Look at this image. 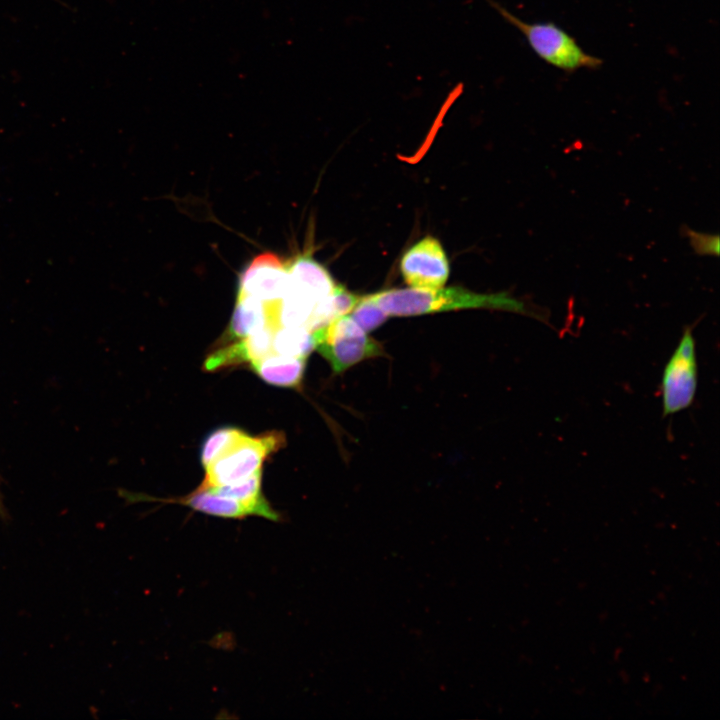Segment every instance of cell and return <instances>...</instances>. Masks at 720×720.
Returning a JSON list of instances; mask_svg holds the SVG:
<instances>
[{"mask_svg":"<svg viewBox=\"0 0 720 720\" xmlns=\"http://www.w3.org/2000/svg\"><path fill=\"white\" fill-rule=\"evenodd\" d=\"M388 316H414L467 308L514 312L546 321L543 312L508 292L476 293L461 287L389 289L366 295Z\"/></svg>","mask_w":720,"mask_h":720,"instance_id":"6da1fadb","label":"cell"},{"mask_svg":"<svg viewBox=\"0 0 720 720\" xmlns=\"http://www.w3.org/2000/svg\"><path fill=\"white\" fill-rule=\"evenodd\" d=\"M500 15L527 39L532 50L546 63L567 72L597 69L602 60L586 53L566 31L554 23H527L494 0H487Z\"/></svg>","mask_w":720,"mask_h":720,"instance_id":"7a4b0ae2","label":"cell"},{"mask_svg":"<svg viewBox=\"0 0 720 720\" xmlns=\"http://www.w3.org/2000/svg\"><path fill=\"white\" fill-rule=\"evenodd\" d=\"M284 443L285 437L278 431L257 436L245 433L205 468V478L199 487H218L245 480L262 469L266 458L278 451Z\"/></svg>","mask_w":720,"mask_h":720,"instance_id":"3957f363","label":"cell"},{"mask_svg":"<svg viewBox=\"0 0 720 720\" xmlns=\"http://www.w3.org/2000/svg\"><path fill=\"white\" fill-rule=\"evenodd\" d=\"M315 349L329 362L335 373L372 357L383 355L382 346L367 336L350 317L343 315L312 332Z\"/></svg>","mask_w":720,"mask_h":720,"instance_id":"277c9868","label":"cell"},{"mask_svg":"<svg viewBox=\"0 0 720 720\" xmlns=\"http://www.w3.org/2000/svg\"><path fill=\"white\" fill-rule=\"evenodd\" d=\"M698 386L696 342L692 328L685 327L661 378L662 414L674 415L694 402Z\"/></svg>","mask_w":720,"mask_h":720,"instance_id":"5b68a950","label":"cell"},{"mask_svg":"<svg viewBox=\"0 0 720 720\" xmlns=\"http://www.w3.org/2000/svg\"><path fill=\"white\" fill-rule=\"evenodd\" d=\"M400 269L405 282L413 288H440L449 276V263L440 242L426 236L402 256Z\"/></svg>","mask_w":720,"mask_h":720,"instance_id":"8992f818","label":"cell"},{"mask_svg":"<svg viewBox=\"0 0 720 720\" xmlns=\"http://www.w3.org/2000/svg\"><path fill=\"white\" fill-rule=\"evenodd\" d=\"M287 284V264L272 253H264L254 258L243 271L238 294L252 296L263 302L277 301L284 296Z\"/></svg>","mask_w":720,"mask_h":720,"instance_id":"52a82bcc","label":"cell"},{"mask_svg":"<svg viewBox=\"0 0 720 720\" xmlns=\"http://www.w3.org/2000/svg\"><path fill=\"white\" fill-rule=\"evenodd\" d=\"M274 330L264 326L237 342L222 346L211 353L204 361L203 367L207 371H214L257 361L272 351Z\"/></svg>","mask_w":720,"mask_h":720,"instance_id":"ba28073f","label":"cell"},{"mask_svg":"<svg viewBox=\"0 0 720 720\" xmlns=\"http://www.w3.org/2000/svg\"><path fill=\"white\" fill-rule=\"evenodd\" d=\"M169 502L190 507L191 509L222 518L243 519L247 516H260V511L251 504L243 501L218 495L208 489L198 487L192 493Z\"/></svg>","mask_w":720,"mask_h":720,"instance_id":"9c48e42d","label":"cell"},{"mask_svg":"<svg viewBox=\"0 0 720 720\" xmlns=\"http://www.w3.org/2000/svg\"><path fill=\"white\" fill-rule=\"evenodd\" d=\"M287 270L290 283L318 301L328 297L336 287L328 271L311 256H298L287 264Z\"/></svg>","mask_w":720,"mask_h":720,"instance_id":"30bf717a","label":"cell"},{"mask_svg":"<svg viewBox=\"0 0 720 720\" xmlns=\"http://www.w3.org/2000/svg\"><path fill=\"white\" fill-rule=\"evenodd\" d=\"M268 324L272 325L270 303L252 296L238 294L225 339L245 338Z\"/></svg>","mask_w":720,"mask_h":720,"instance_id":"8fae6325","label":"cell"},{"mask_svg":"<svg viewBox=\"0 0 720 720\" xmlns=\"http://www.w3.org/2000/svg\"><path fill=\"white\" fill-rule=\"evenodd\" d=\"M306 358L269 354L251 363L254 372L266 383L280 387H297L305 372Z\"/></svg>","mask_w":720,"mask_h":720,"instance_id":"7c38bea8","label":"cell"},{"mask_svg":"<svg viewBox=\"0 0 720 720\" xmlns=\"http://www.w3.org/2000/svg\"><path fill=\"white\" fill-rule=\"evenodd\" d=\"M315 349L313 333L306 327H278L272 350L280 355L306 358Z\"/></svg>","mask_w":720,"mask_h":720,"instance_id":"4fadbf2b","label":"cell"},{"mask_svg":"<svg viewBox=\"0 0 720 720\" xmlns=\"http://www.w3.org/2000/svg\"><path fill=\"white\" fill-rule=\"evenodd\" d=\"M246 432L235 427H221L210 433L204 440L200 460L204 468L227 451Z\"/></svg>","mask_w":720,"mask_h":720,"instance_id":"5bb4252c","label":"cell"},{"mask_svg":"<svg viewBox=\"0 0 720 720\" xmlns=\"http://www.w3.org/2000/svg\"><path fill=\"white\" fill-rule=\"evenodd\" d=\"M351 318L367 333L381 326L388 315L368 297H360L352 309Z\"/></svg>","mask_w":720,"mask_h":720,"instance_id":"9a60e30c","label":"cell"},{"mask_svg":"<svg viewBox=\"0 0 720 720\" xmlns=\"http://www.w3.org/2000/svg\"><path fill=\"white\" fill-rule=\"evenodd\" d=\"M682 233L689 239V244L698 256L718 257L720 254V237L717 233L695 231L682 226Z\"/></svg>","mask_w":720,"mask_h":720,"instance_id":"2e32d148","label":"cell"},{"mask_svg":"<svg viewBox=\"0 0 720 720\" xmlns=\"http://www.w3.org/2000/svg\"><path fill=\"white\" fill-rule=\"evenodd\" d=\"M6 515H7V512H6L4 504H3L2 494H1V489H0V516L2 518H5Z\"/></svg>","mask_w":720,"mask_h":720,"instance_id":"e0dca14e","label":"cell"}]
</instances>
